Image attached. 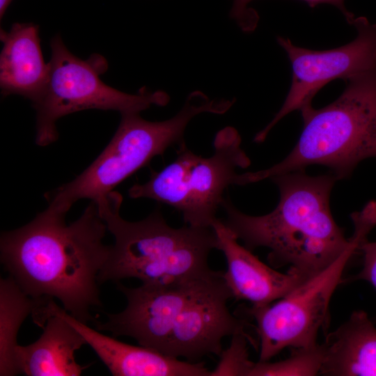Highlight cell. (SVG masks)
Returning <instances> with one entry per match:
<instances>
[{"mask_svg": "<svg viewBox=\"0 0 376 376\" xmlns=\"http://www.w3.org/2000/svg\"><path fill=\"white\" fill-rule=\"evenodd\" d=\"M345 83L331 104L300 110L303 130L284 159L264 170L238 173L235 184L258 182L314 164L329 168L338 180L350 177L360 162L376 157V69Z\"/></svg>", "mask_w": 376, "mask_h": 376, "instance_id": "5b68a950", "label": "cell"}, {"mask_svg": "<svg viewBox=\"0 0 376 376\" xmlns=\"http://www.w3.org/2000/svg\"><path fill=\"white\" fill-rule=\"evenodd\" d=\"M48 81L40 98L33 107L36 111V143L47 146L58 134L56 121L63 116L87 109L113 110L120 114L139 113L152 105H166L170 97L162 91L145 87L137 94H129L105 84L100 75L108 63L100 54L82 60L72 54L59 35L50 42Z\"/></svg>", "mask_w": 376, "mask_h": 376, "instance_id": "9c48e42d", "label": "cell"}, {"mask_svg": "<svg viewBox=\"0 0 376 376\" xmlns=\"http://www.w3.org/2000/svg\"><path fill=\"white\" fill-rule=\"evenodd\" d=\"M248 342L257 348L255 340L246 331L233 335L229 347L221 352L210 376H250L255 363L249 359Z\"/></svg>", "mask_w": 376, "mask_h": 376, "instance_id": "ac0fdd59", "label": "cell"}, {"mask_svg": "<svg viewBox=\"0 0 376 376\" xmlns=\"http://www.w3.org/2000/svg\"><path fill=\"white\" fill-rule=\"evenodd\" d=\"M117 288L127 299L125 309L105 313L104 322H93L97 330L113 337L129 336L139 345L164 355L196 362L223 350L222 340L246 331L247 322L232 314L233 298L222 271L164 285Z\"/></svg>", "mask_w": 376, "mask_h": 376, "instance_id": "7a4b0ae2", "label": "cell"}, {"mask_svg": "<svg viewBox=\"0 0 376 376\" xmlns=\"http://www.w3.org/2000/svg\"><path fill=\"white\" fill-rule=\"evenodd\" d=\"M321 345L320 375L376 376V327L365 311H354Z\"/></svg>", "mask_w": 376, "mask_h": 376, "instance_id": "9a60e30c", "label": "cell"}, {"mask_svg": "<svg viewBox=\"0 0 376 376\" xmlns=\"http://www.w3.org/2000/svg\"><path fill=\"white\" fill-rule=\"evenodd\" d=\"M350 25L357 30L356 38L347 45L328 50L305 49L295 45L288 38H277L291 63L292 84L279 111L256 134V143H263L285 116L312 104L315 94L328 82L338 78L347 80L376 69V24L364 17H354Z\"/></svg>", "mask_w": 376, "mask_h": 376, "instance_id": "30bf717a", "label": "cell"}, {"mask_svg": "<svg viewBox=\"0 0 376 376\" xmlns=\"http://www.w3.org/2000/svg\"><path fill=\"white\" fill-rule=\"evenodd\" d=\"M292 355L283 361L255 363L250 376H314L320 375L323 361L322 345L294 348Z\"/></svg>", "mask_w": 376, "mask_h": 376, "instance_id": "e0dca14e", "label": "cell"}, {"mask_svg": "<svg viewBox=\"0 0 376 376\" xmlns=\"http://www.w3.org/2000/svg\"><path fill=\"white\" fill-rule=\"evenodd\" d=\"M233 104V100L210 99L197 91L189 95L174 116L165 120H146L139 113L121 114L117 130L98 157L75 179L45 194L47 207L67 214L79 200L99 201L168 148L185 142V129L195 116L223 114Z\"/></svg>", "mask_w": 376, "mask_h": 376, "instance_id": "8992f818", "label": "cell"}, {"mask_svg": "<svg viewBox=\"0 0 376 376\" xmlns=\"http://www.w3.org/2000/svg\"><path fill=\"white\" fill-rule=\"evenodd\" d=\"M35 301L10 276L0 280V375L19 374L15 361L17 336L32 313Z\"/></svg>", "mask_w": 376, "mask_h": 376, "instance_id": "2e32d148", "label": "cell"}, {"mask_svg": "<svg viewBox=\"0 0 376 376\" xmlns=\"http://www.w3.org/2000/svg\"><path fill=\"white\" fill-rule=\"evenodd\" d=\"M123 197L113 191L95 202L113 236L99 284L134 278L144 285H164L212 274L208 257L217 246L212 228L168 225L159 208L138 221L120 214Z\"/></svg>", "mask_w": 376, "mask_h": 376, "instance_id": "277c9868", "label": "cell"}, {"mask_svg": "<svg viewBox=\"0 0 376 376\" xmlns=\"http://www.w3.org/2000/svg\"><path fill=\"white\" fill-rule=\"evenodd\" d=\"M363 255V265L355 279L369 282L376 290V242L365 241L360 246Z\"/></svg>", "mask_w": 376, "mask_h": 376, "instance_id": "ffe728a7", "label": "cell"}, {"mask_svg": "<svg viewBox=\"0 0 376 376\" xmlns=\"http://www.w3.org/2000/svg\"><path fill=\"white\" fill-rule=\"evenodd\" d=\"M351 218L354 233L350 244L329 267L276 303L247 309L256 322L259 361H268L288 347L315 345L319 330L327 329L329 302L343 271L376 226V204L368 203L362 210L352 213Z\"/></svg>", "mask_w": 376, "mask_h": 376, "instance_id": "ba28073f", "label": "cell"}, {"mask_svg": "<svg viewBox=\"0 0 376 376\" xmlns=\"http://www.w3.org/2000/svg\"><path fill=\"white\" fill-rule=\"evenodd\" d=\"M42 333L34 343L15 349L19 373L26 376H78L88 366L75 360V352L87 345L82 335L56 313L44 320Z\"/></svg>", "mask_w": 376, "mask_h": 376, "instance_id": "5bb4252c", "label": "cell"}, {"mask_svg": "<svg viewBox=\"0 0 376 376\" xmlns=\"http://www.w3.org/2000/svg\"><path fill=\"white\" fill-rule=\"evenodd\" d=\"M280 191L276 208L262 216L239 210L229 198L221 206L225 225L250 251L269 249V264L308 279L335 261L347 248L350 237L334 221L329 205L331 191L338 180L331 173L310 176L305 171L271 178Z\"/></svg>", "mask_w": 376, "mask_h": 376, "instance_id": "3957f363", "label": "cell"}, {"mask_svg": "<svg viewBox=\"0 0 376 376\" xmlns=\"http://www.w3.org/2000/svg\"><path fill=\"white\" fill-rule=\"evenodd\" d=\"M45 315L56 313L84 338L113 376H210L203 361H185L143 346L123 343L89 327L49 300L42 309Z\"/></svg>", "mask_w": 376, "mask_h": 376, "instance_id": "8fae6325", "label": "cell"}, {"mask_svg": "<svg viewBox=\"0 0 376 376\" xmlns=\"http://www.w3.org/2000/svg\"><path fill=\"white\" fill-rule=\"evenodd\" d=\"M0 38L1 93L19 95L34 104L44 93L49 72L40 45L38 26L15 23L9 31L1 29Z\"/></svg>", "mask_w": 376, "mask_h": 376, "instance_id": "4fadbf2b", "label": "cell"}, {"mask_svg": "<svg viewBox=\"0 0 376 376\" xmlns=\"http://www.w3.org/2000/svg\"><path fill=\"white\" fill-rule=\"evenodd\" d=\"M12 0H0V19H1L4 13L11 3Z\"/></svg>", "mask_w": 376, "mask_h": 376, "instance_id": "44dd1931", "label": "cell"}, {"mask_svg": "<svg viewBox=\"0 0 376 376\" xmlns=\"http://www.w3.org/2000/svg\"><path fill=\"white\" fill-rule=\"evenodd\" d=\"M253 0H233L230 16L234 19L244 31L250 32L255 29L258 16L255 10L249 8L248 5ZM310 7L321 3H327L336 6L345 16L346 21L350 24L355 15L345 7V0H303Z\"/></svg>", "mask_w": 376, "mask_h": 376, "instance_id": "d6986e66", "label": "cell"}, {"mask_svg": "<svg viewBox=\"0 0 376 376\" xmlns=\"http://www.w3.org/2000/svg\"><path fill=\"white\" fill-rule=\"evenodd\" d=\"M212 228L217 235V249L224 253L227 264L223 278L236 300L249 301L253 306L267 305L308 280L290 271L279 272L260 261L237 242V237L221 219H217Z\"/></svg>", "mask_w": 376, "mask_h": 376, "instance_id": "7c38bea8", "label": "cell"}, {"mask_svg": "<svg viewBox=\"0 0 376 376\" xmlns=\"http://www.w3.org/2000/svg\"><path fill=\"white\" fill-rule=\"evenodd\" d=\"M241 142L232 127L217 132L214 152L208 157L195 154L183 142L178 146L175 160L159 171H152L146 182L132 185L129 196L170 205L182 213L185 224L212 228L224 191L234 185L236 169L251 164Z\"/></svg>", "mask_w": 376, "mask_h": 376, "instance_id": "52a82bcc", "label": "cell"}, {"mask_svg": "<svg viewBox=\"0 0 376 376\" xmlns=\"http://www.w3.org/2000/svg\"><path fill=\"white\" fill-rule=\"evenodd\" d=\"M66 214L47 208L25 226L1 233V262L19 287L34 300L57 299L78 320L94 322L100 307L98 275L110 245L97 204L67 224Z\"/></svg>", "mask_w": 376, "mask_h": 376, "instance_id": "6da1fadb", "label": "cell"}]
</instances>
